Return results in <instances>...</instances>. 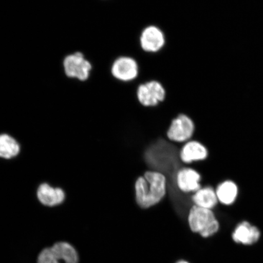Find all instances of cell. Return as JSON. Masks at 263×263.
Returning a JSON list of instances; mask_svg holds the SVG:
<instances>
[{
	"label": "cell",
	"instance_id": "6da1fadb",
	"mask_svg": "<svg viewBox=\"0 0 263 263\" xmlns=\"http://www.w3.org/2000/svg\"><path fill=\"white\" fill-rule=\"evenodd\" d=\"M135 192L136 202L141 209H148L159 204L167 195L166 176L156 171H146L137 179Z\"/></svg>",
	"mask_w": 263,
	"mask_h": 263
},
{
	"label": "cell",
	"instance_id": "7a4b0ae2",
	"mask_svg": "<svg viewBox=\"0 0 263 263\" xmlns=\"http://www.w3.org/2000/svg\"><path fill=\"white\" fill-rule=\"evenodd\" d=\"M187 223L193 233H198L204 238L212 237L221 229V224L214 210L196 205L191 207Z\"/></svg>",
	"mask_w": 263,
	"mask_h": 263
},
{
	"label": "cell",
	"instance_id": "3957f363",
	"mask_svg": "<svg viewBox=\"0 0 263 263\" xmlns=\"http://www.w3.org/2000/svg\"><path fill=\"white\" fill-rule=\"evenodd\" d=\"M195 130V124L192 118L185 114H180L172 121L166 132V138L173 143L184 144L192 140Z\"/></svg>",
	"mask_w": 263,
	"mask_h": 263
},
{
	"label": "cell",
	"instance_id": "277c9868",
	"mask_svg": "<svg viewBox=\"0 0 263 263\" xmlns=\"http://www.w3.org/2000/svg\"><path fill=\"white\" fill-rule=\"evenodd\" d=\"M136 93L137 101L144 107H157L166 98L165 88L157 81H151L140 84Z\"/></svg>",
	"mask_w": 263,
	"mask_h": 263
},
{
	"label": "cell",
	"instance_id": "5b68a950",
	"mask_svg": "<svg viewBox=\"0 0 263 263\" xmlns=\"http://www.w3.org/2000/svg\"><path fill=\"white\" fill-rule=\"evenodd\" d=\"M64 68L68 78L85 81L90 77L92 66L81 52L68 55L64 60Z\"/></svg>",
	"mask_w": 263,
	"mask_h": 263
},
{
	"label": "cell",
	"instance_id": "8992f818",
	"mask_svg": "<svg viewBox=\"0 0 263 263\" xmlns=\"http://www.w3.org/2000/svg\"><path fill=\"white\" fill-rule=\"evenodd\" d=\"M231 237L236 245L251 246L260 239L261 232L254 223L248 220H242L236 223L232 232Z\"/></svg>",
	"mask_w": 263,
	"mask_h": 263
},
{
	"label": "cell",
	"instance_id": "52a82bcc",
	"mask_svg": "<svg viewBox=\"0 0 263 263\" xmlns=\"http://www.w3.org/2000/svg\"><path fill=\"white\" fill-rule=\"evenodd\" d=\"M202 176L195 169L188 166H183L176 176L177 188L183 194L192 195L202 188Z\"/></svg>",
	"mask_w": 263,
	"mask_h": 263
},
{
	"label": "cell",
	"instance_id": "ba28073f",
	"mask_svg": "<svg viewBox=\"0 0 263 263\" xmlns=\"http://www.w3.org/2000/svg\"><path fill=\"white\" fill-rule=\"evenodd\" d=\"M111 73L118 81L125 82L133 81L139 75V65L133 58L121 57L114 62L111 67Z\"/></svg>",
	"mask_w": 263,
	"mask_h": 263
},
{
	"label": "cell",
	"instance_id": "9c48e42d",
	"mask_svg": "<svg viewBox=\"0 0 263 263\" xmlns=\"http://www.w3.org/2000/svg\"><path fill=\"white\" fill-rule=\"evenodd\" d=\"M165 43V35L156 26H148L141 33L140 44L145 52L151 53L159 52L164 47Z\"/></svg>",
	"mask_w": 263,
	"mask_h": 263
},
{
	"label": "cell",
	"instance_id": "30bf717a",
	"mask_svg": "<svg viewBox=\"0 0 263 263\" xmlns=\"http://www.w3.org/2000/svg\"><path fill=\"white\" fill-rule=\"evenodd\" d=\"M209 152L204 144L197 140H191L182 144L180 150V159L185 165L203 162L208 159Z\"/></svg>",
	"mask_w": 263,
	"mask_h": 263
},
{
	"label": "cell",
	"instance_id": "8fae6325",
	"mask_svg": "<svg viewBox=\"0 0 263 263\" xmlns=\"http://www.w3.org/2000/svg\"><path fill=\"white\" fill-rule=\"evenodd\" d=\"M191 199L194 205L213 210L218 206L219 203L215 189L212 186H202L191 195Z\"/></svg>",
	"mask_w": 263,
	"mask_h": 263
},
{
	"label": "cell",
	"instance_id": "7c38bea8",
	"mask_svg": "<svg viewBox=\"0 0 263 263\" xmlns=\"http://www.w3.org/2000/svg\"><path fill=\"white\" fill-rule=\"evenodd\" d=\"M217 197L220 204L229 206L234 204L238 198V185L231 180L221 181L215 188Z\"/></svg>",
	"mask_w": 263,
	"mask_h": 263
},
{
	"label": "cell",
	"instance_id": "4fadbf2b",
	"mask_svg": "<svg viewBox=\"0 0 263 263\" xmlns=\"http://www.w3.org/2000/svg\"><path fill=\"white\" fill-rule=\"evenodd\" d=\"M37 196L39 201L43 205L54 206L61 204L65 200V195L63 190L54 188L47 183H43L39 186Z\"/></svg>",
	"mask_w": 263,
	"mask_h": 263
},
{
	"label": "cell",
	"instance_id": "5bb4252c",
	"mask_svg": "<svg viewBox=\"0 0 263 263\" xmlns=\"http://www.w3.org/2000/svg\"><path fill=\"white\" fill-rule=\"evenodd\" d=\"M21 151V146L14 138L9 135H0V157L5 159H11Z\"/></svg>",
	"mask_w": 263,
	"mask_h": 263
},
{
	"label": "cell",
	"instance_id": "9a60e30c",
	"mask_svg": "<svg viewBox=\"0 0 263 263\" xmlns=\"http://www.w3.org/2000/svg\"><path fill=\"white\" fill-rule=\"evenodd\" d=\"M52 249L63 258L65 263H78V256L77 251L67 242H58L52 247Z\"/></svg>",
	"mask_w": 263,
	"mask_h": 263
},
{
	"label": "cell",
	"instance_id": "2e32d148",
	"mask_svg": "<svg viewBox=\"0 0 263 263\" xmlns=\"http://www.w3.org/2000/svg\"><path fill=\"white\" fill-rule=\"evenodd\" d=\"M60 261L64 262L63 258L57 254L52 248L44 249L38 258V263H61Z\"/></svg>",
	"mask_w": 263,
	"mask_h": 263
},
{
	"label": "cell",
	"instance_id": "e0dca14e",
	"mask_svg": "<svg viewBox=\"0 0 263 263\" xmlns=\"http://www.w3.org/2000/svg\"><path fill=\"white\" fill-rule=\"evenodd\" d=\"M176 263H190L188 261H185V260H180L178 262H177Z\"/></svg>",
	"mask_w": 263,
	"mask_h": 263
}]
</instances>
